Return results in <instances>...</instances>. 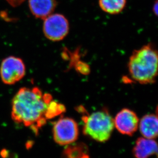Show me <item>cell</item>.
Masks as SVG:
<instances>
[{
  "label": "cell",
  "instance_id": "6da1fadb",
  "mask_svg": "<svg viewBox=\"0 0 158 158\" xmlns=\"http://www.w3.org/2000/svg\"><path fill=\"white\" fill-rule=\"evenodd\" d=\"M52 97L37 87H22L12 99L11 118L15 123L22 124L37 134L46 123V112Z\"/></svg>",
  "mask_w": 158,
  "mask_h": 158
},
{
  "label": "cell",
  "instance_id": "7a4b0ae2",
  "mask_svg": "<svg viewBox=\"0 0 158 158\" xmlns=\"http://www.w3.org/2000/svg\"><path fill=\"white\" fill-rule=\"evenodd\" d=\"M158 57L157 50L151 44L133 51L128 63L130 76L141 84L156 82L158 75Z\"/></svg>",
  "mask_w": 158,
  "mask_h": 158
},
{
  "label": "cell",
  "instance_id": "3957f363",
  "mask_svg": "<svg viewBox=\"0 0 158 158\" xmlns=\"http://www.w3.org/2000/svg\"><path fill=\"white\" fill-rule=\"evenodd\" d=\"M79 112L82 114L84 134L97 142L109 140L115 126L114 119L107 109L103 108L89 115L83 108Z\"/></svg>",
  "mask_w": 158,
  "mask_h": 158
},
{
  "label": "cell",
  "instance_id": "277c9868",
  "mask_svg": "<svg viewBox=\"0 0 158 158\" xmlns=\"http://www.w3.org/2000/svg\"><path fill=\"white\" fill-rule=\"evenodd\" d=\"M54 140L60 145H67L74 143L78 137L79 129L74 120L62 118L58 120L53 127Z\"/></svg>",
  "mask_w": 158,
  "mask_h": 158
},
{
  "label": "cell",
  "instance_id": "5b68a950",
  "mask_svg": "<svg viewBox=\"0 0 158 158\" xmlns=\"http://www.w3.org/2000/svg\"><path fill=\"white\" fill-rule=\"evenodd\" d=\"M44 20V33L49 40L54 42L60 41L67 36L69 23L64 15L52 14Z\"/></svg>",
  "mask_w": 158,
  "mask_h": 158
},
{
  "label": "cell",
  "instance_id": "8992f818",
  "mask_svg": "<svg viewBox=\"0 0 158 158\" xmlns=\"http://www.w3.org/2000/svg\"><path fill=\"white\" fill-rule=\"evenodd\" d=\"M26 67L21 59L10 56L4 59L0 67V77L4 83L13 85L24 78Z\"/></svg>",
  "mask_w": 158,
  "mask_h": 158
},
{
  "label": "cell",
  "instance_id": "52a82bcc",
  "mask_svg": "<svg viewBox=\"0 0 158 158\" xmlns=\"http://www.w3.org/2000/svg\"><path fill=\"white\" fill-rule=\"evenodd\" d=\"M114 126L123 134L132 136L137 130L139 120L134 111L124 108L120 111L114 119Z\"/></svg>",
  "mask_w": 158,
  "mask_h": 158
},
{
  "label": "cell",
  "instance_id": "ba28073f",
  "mask_svg": "<svg viewBox=\"0 0 158 158\" xmlns=\"http://www.w3.org/2000/svg\"><path fill=\"white\" fill-rule=\"evenodd\" d=\"M29 7L35 17L44 20L54 12L56 0H28Z\"/></svg>",
  "mask_w": 158,
  "mask_h": 158
},
{
  "label": "cell",
  "instance_id": "9c48e42d",
  "mask_svg": "<svg viewBox=\"0 0 158 158\" xmlns=\"http://www.w3.org/2000/svg\"><path fill=\"white\" fill-rule=\"evenodd\" d=\"M133 154L136 158H148L158 153L157 142L153 139L139 138L134 147Z\"/></svg>",
  "mask_w": 158,
  "mask_h": 158
},
{
  "label": "cell",
  "instance_id": "30bf717a",
  "mask_svg": "<svg viewBox=\"0 0 158 158\" xmlns=\"http://www.w3.org/2000/svg\"><path fill=\"white\" fill-rule=\"evenodd\" d=\"M158 117L157 115H145L139 121V129L143 137L154 139L158 136Z\"/></svg>",
  "mask_w": 158,
  "mask_h": 158
},
{
  "label": "cell",
  "instance_id": "8fae6325",
  "mask_svg": "<svg viewBox=\"0 0 158 158\" xmlns=\"http://www.w3.org/2000/svg\"><path fill=\"white\" fill-rule=\"evenodd\" d=\"M127 0H99L101 9L107 14L116 15L121 12L125 8Z\"/></svg>",
  "mask_w": 158,
  "mask_h": 158
},
{
  "label": "cell",
  "instance_id": "7c38bea8",
  "mask_svg": "<svg viewBox=\"0 0 158 158\" xmlns=\"http://www.w3.org/2000/svg\"><path fill=\"white\" fill-rule=\"evenodd\" d=\"M88 151L87 146L83 143L70 145L64 149L63 158H82Z\"/></svg>",
  "mask_w": 158,
  "mask_h": 158
},
{
  "label": "cell",
  "instance_id": "4fadbf2b",
  "mask_svg": "<svg viewBox=\"0 0 158 158\" xmlns=\"http://www.w3.org/2000/svg\"><path fill=\"white\" fill-rule=\"evenodd\" d=\"M65 111L66 108L64 105L52 100L48 105L45 116L47 120L52 119Z\"/></svg>",
  "mask_w": 158,
  "mask_h": 158
},
{
  "label": "cell",
  "instance_id": "5bb4252c",
  "mask_svg": "<svg viewBox=\"0 0 158 158\" xmlns=\"http://www.w3.org/2000/svg\"><path fill=\"white\" fill-rule=\"evenodd\" d=\"M7 2L10 6L16 7L22 4L25 0H5Z\"/></svg>",
  "mask_w": 158,
  "mask_h": 158
},
{
  "label": "cell",
  "instance_id": "9a60e30c",
  "mask_svg": "<svg viewBox=\"0 0 158 158\" xmlns=\"http://www.w3.org/2000/svg\"><path fill=\"white\" fill-rule=\"evenodd\" d=\"M158 1H157V0H156L155 3H154V6H153V8H152L153 12L156 15H158Z\"/></svg>",
  "mask_w": 158,
  "mask_h": 158
},
{
  "label": "cell",
  "instance_id": "2e32d148",
  "mask_svg": "<svg viewBox=\"0 0 158 158\" xmlns=\"http://www.w3.org/2000/svg\"><path fill=\"white\" fill-rule=\"evenodd\" d=\"M82 158H89V156L88 155V154H85V155Z\"/></svg>",
  "mask_w": 158,
  "mask_h": 158
}]
</instances>
